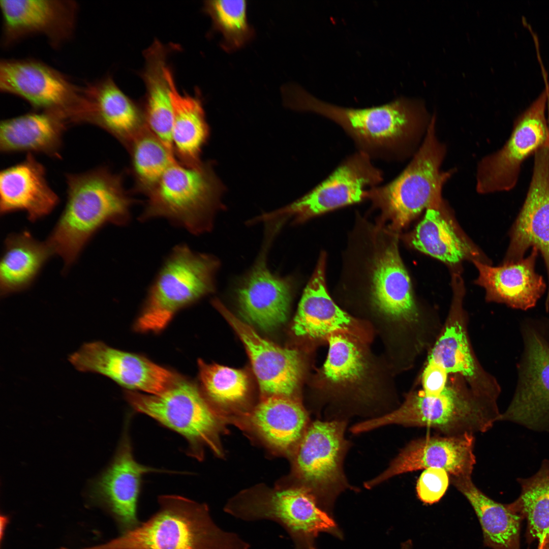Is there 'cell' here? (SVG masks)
<instances>
[{
  "label": "cell",
  "mask_w": 549,
  "mask_h": 549,
  "mask_svg": "<svg viewBox=\"0 0 549 549\" xmlns=\"http://www.w3.org/2000/svg\"><path fill=\"white\" fill-rule=\"evenodd\" d=\"M281 93L286 107L333 121L353 140L358 151L372 159L407 155L426 132L432 118L424 103L417 99L402 97L381 105L355 108L321 100L297 84L285 85Z\"/></svg>",
  "instance_id": "1"
},
{
  "label": "cell",
  "mask_w": 549,
  "mask_h": 549,
  "mask_svg": "<svg viewBox=\"0 0 549 549\" xmlns=\"http://www.w3.org/2000/svg\"><path fill=\"white\" fill-rule=\"evenodd\" d=\"M66 203L46 241L66 267L77 259L95 234L107 223L127 224L134 202L121 175L100 167L66 175Z\"/></svg>",
  "instance_id": "2"
},
{
  "label": "cell",
  "mask_w": 549,
  "mask_h": 549,
  "mask_svg": "<svg viewBox=\"0 0 549 549\" xmlns=\"http://www.w3.org/2000/svg\"><path fill=\"white\" fill-rule=\"evenodd\" d=\"M497 403L477 395L460 375H449L445 389L437 395L421 389L408 394L397 409L352 427L359 434L388 424L433 429L445 436L484 433L499 421Z\"/></svg>",
  "instance_id": "3"
},
{
  "label": "cell",
  "mask_w": 549,
  "mask_h": 549,
  "mask_svg": "<svg viewBox=\"0 0 549 549\" xmlns=\"http://www.w3.org/2000/svg\"><path fill=\"white\" fill-rule=\"evenodd\" d=\"M159 509L135 528L94 549H249L235 533L220 528L207 505L177 495L158 498Z\"/></svg>",
  "instance_id": "4"
},
{
  "label": "cell",
  "mask_w": 549,
  "mask_h": 549,
  "mask_svg": "<svg viewBox=\"0 0 549 549\" xmlns=\"http://www.w3.org/2000/svg\"><path fill=\"white\" fill-rule=\"evenodd\" d=\"M436 124L434 114L418 150L396 177L367 192L366 199L392 231L404 228L424 210L444 205L442 190L452 171L441 169L446 149L437 137Z\"/></svg>",
  "instance_id": "5"
},
{
  "label": "cell",
  "mask_w": 549,
  "mask_h": 549,
  "mask_svg": "<svg viewBox=\"0 0 549 549\" xmlns=\"http://www.w3.org/2000/svg\"><path fill=\"white\" fill-rule=\"evenodd\" d=\"M212 164L191 167L173 162L146 195L140 220L162 217L195 234L209 230L216 212L223 207L226 189Z\"/></svg>",
  "instance_id": "6"
},
{
  "label": "cell",
  "mask_w": 549,
  "mask_h": 549,
  "mask_svg": "<svg viewBox=\"0 0 549 549\" xmlns=\"http://www.w3.org/2000/svg\"><path fill=\"white\" fill-rule=\"evenodd\" d=\"M219 266L214 256L194 252L186 245L175 247L149 288L135 329L160 331L180 310L212 292Z\"/></svg>",
  "instance_id": "7"
},
{
  "label": "cell",
  "mask_w": 549,
  "mask_h": 549,
  "mask_svg": "<svg viewBox=\"0 0 549 549\" xmlns=\"http://www.w3.org/2000/svg\"><path fill=\"white\" fill-rule=\"evenodd\" d=\"M224 510L243 521L276 522L290 536L294 549H309L322 532L342 537L329 514L300 486L242 493L230 500Z\"/></svg>",
  "instance_id": "8"
},
{
  "label": "cell",
  "mask_w": 549,
  "mask_h": 549,
  "mask_svg": "<svg viewBox=\"0 0 549 549\" xmlns=\"http://www.w3.org/2000/svg\"><path fill=\"white\" fill-rule=\"evenodd\" d=\"M0 90L22 99L38 111L55 114L69 124L89 123L90 104L84 86L34 58L4 59Z\"/></svg>",
  "instance_id": "9"
},
{
  "label": "cell",
  "mask_w": 549,
  "mask_h": 549,
  "mask_svg": "<svg viewBox=\"0 0 549 549\" xmlns=\"http://www.w3.org/2000/svg\"><path fill=\"white\" fill-rule=\"evenodd\" d=\"M128 402L136 411L146 415L182 436L190 455L200 459L204 446L216 453L220 422L198 388L180 377L161 393L127 390Z\"/></svg>",
  "instance_id": "10"
},
{
  "label": "cell",
  "mask_w": 549,
  "mask_h": 549,
  "mask_svg": "<svg viewBox=\"0 0 549 549\" xmlns=\"http://www.w3.org/2000/svg\"><path fill=\"white\" fill-rule=\"evenodd\" d=\"M376 236L369 275L371 302L380 313L408 332L414 345H424L430 340V325L414 298L397 237L384 230Z\"/></svg>",
  "instance_id": "11"
},
{
  "label": "cell",
  "mask_w": 549,
  "mask_h": 549,
  "mask_svg": "<svg viewBox=\"0 0 549 549\" xmlns=\"http://www.w3.org/2000/svg\"><path fill=\"white\" fill-rule=\"evenodd\" d=\"M345 420H316L309 424L295 449V470L320 508L329 514L337 496L349 484L343 464L350 443L344 436Z\"/></svg>",
  "instance_id": "12"
},
{
  "label": "cell",
  "mask_w": 549,
  "mask_h": 549,
  "mask_svg": "<svg viewBox=\"0 0 549 549\" xmlns=\"http://www.w3.org/2000/svg\"><path fill=\"white\" fill-rule=\"evenodd\" d=\"M521 333L523 349L516 388L499 421L549 431V319H526L521 322Z\"/></svg>",
  "instance_id": "13"
},
{
  "label": "cell",
  "mask_w": 549,
  "mask_h": 549,
  "mask_svg": "<svg viewBox=\"0 0 549 549\" xmlns=\"http://www.w3.org/2000/svg\"><path fill=\"white\" fill-rule=\"evenodd\" d=\"M545 81L543 90L515 118L504 145L479 163L476 185L479 193L513 189L525 161L542 147L549 146V83Z\"/></svg>",
  "instance_id": "14"
},
{
  "label": "cell",
  "mask_w": 549,
  "mask_h": 549,
  "mask_svg": "<svg viewBox=\"0 0 549 549\" xmlns=\"http://www.w3.org/2000/svg\"><path fill=\"white\" fill-rule=\"evenodd\" d=\"M383 179L372 159L358 151L345 159L322 181L292 203L260 216L262 221L292 217L300 223L366 199L367 191Z\"/></svg>",
  "instance_id": "15"
},
{
  "label": "cell",
  "mask_w": 549,
  "mask_h": 549,
  "mask_svg": "<svg viewBox=\"0 0 549 549\" xmlns=\"http://www.w3.org/2000/svg\"><path fill=\"white\" fill-rule=\"evenodd\" d=\"M453 296L447 318L428 359L441 365L449 375L461 376L478 396L497 402L501 388L495 378L481 366L470 342L467 320L462 306V280H453Z\"/></svg>",
  "instance_id": "16"
},
{
  "label": "cell",
  "mask_w": 549,
  "mask_h": 549,
  "mask_svg": "<svg viewBox=\"0 0 549 549\" xmlns=\"http://www.w3.org/2000/svg\"><path fill=\"white\" fill-rule=\"evenodd\" d=\"M79 371L98 373L131 391L157 394L180 377L143 356L111 347L101 341L84 344L69 356Z\"/></svg>",
  "instance_id": "17"
},
{
  "label": "cell",
  "mask_w": 549,
  "mask_h": 549,
  "mask_svg": "<svg viewBox=\"0 0 549 549\" xmlns=\"http://www.w3.org/2000/svg\"><path fill=\"white\" fill-rule=\"evenodd\" d=\"M2 43L5 47L28 37L41 35L53 47L73 36L78 5L69 0H1Z\"/></svg>",
  "instance_id": "18"
},
{
  "label": "cell",
  "mask_w": 549,
  "mask_h": 549,
  "mask_svg": "<svg viewBox=\"0 0 549 549\" xmlns=\"http://www.w3.org/2000/svg\"><path fill=\"white\" fill-rule=\"evenodd\" d=\"M503 263L517 262L535 247L543 258L548 276L546 309H549V146L534 155L532 177L523 206L510 230Z\"/></svg>",
  "instance_id": "19"
},
{
  "label": "cell",
  "mask_w": 549,
  "mask_h": 549,
  "mask_svg": "<svg viewBox=\"0 0 549 549\" xmlns=\"http://www.w3.org/2000/svg\"><path fill=\"white\" fill-rule=\"evenodd\" d=\"M473 434L435 435L415 439L406 445L382 473L364 483L371 489L402 474L429 468L445 470L449 476H471L476 464Z\"/></svg>",
  "instance_id": "20"
},
{
  "label": "cell",
  "mask_w": 549,
  "mask_h": 549,
  "mask_svg": "<svg viewBox=\"0 0 549 549\" xmlns=\"http://www.w3.org/2000/svg\"><path fill=\"white\" fill-rule=\"evenodd\" d=\"M212 303L245 345L261 391L268 396H290L297 388L301 374L298 352L263 339L220 300L216 299Z\"/></svg>",
  "instance_id": "21"
},
{
  "label": "cell",
  "mask_w": 549,
  "mask_h": 549,
  "mask_svg": "<svg viewBox=\"0 0 549 549\" xmlns=\"http://www.w3.org/2000/svg\"><path fill=\"white\" fill-rule=\"evenodd\" d=\"M127 424L116 456L97 486L99 497L112 515L121 533L135 528L141 523L137 516V505L143 475L160 471L135 460Z\"/></svg>",
  "instance_id": "22"
},
{
  "label": "cell",
  "mask_w": 549,
  "mask_h": 549,
  "mask_svg": "<svg viewBox=\"0 0 549 549\" xmlns=\"http://www.w3.org/2000/svg\"><path fill=\"white\" fill-rule=\"evenodd\" d=\"M538 252L533 247L526 258L496 267L473 260L478 271L476 283L485 289L486 299L524 311L533 308L546 289L535 271Z\"/></svg>",
  "instance_id": "23"
},
{
  "label": "cell",
  "mask_w": 549,
  "mask_h": 549,
  "mask_svg": "<svg viewBox=\"0 0 549 549\" xmlns=\"http://www.w3.org/2000/svg\"><path fill=\"white\" fill-rule=\"evenodd\" d=\"M289 278H281L259 261L237 288L240 312L250 323L264 330L283 324L289 313L293 289Z\"/></svg>",
  "instance_id": "24"
},
{
  "label": "cell",
  "mask_w": 549,
  "mask_h": 549,
  "mask_svg": "<svg viewBox=\"0 0 549 549\" xmlns=\"http://www.w3.org/2000/svg\"><path fill=\"white\" fill-rule=\"evenodd\" d=\"M59 202L49 186L45 167L32 154L0 174V211H23L32 222L48 215Z\"/></svg>",
  "instance_id": "25"
},
{
  "label": "cell",
  "mask_w": 549,
  "mask_h": 549,
  "mask_svg": "<svg viewBox=\"0 0 549 549\" xmlns=\"http://www.w3.org/2000/svg\"><path fill=\"white\" fill-rule=\"evenodd\" d=\"M90 124L112 135L126 148L146 127L141 106L127 96L110 76L84 86Z\"/></svg>",
  "instance_id": "26"
},
{
  "label": "cell",
  "mask_w": 549,
  "mask_h": 549,
  "mask_svg": "<svg viewBox=\"0 0 549 549\" xmlns=\"http://www.w3.org/2000/svg\"><path fill=\"white\" fill-rule=\"evenodd\" d=\"M325 256L322 254L307 284L294 319L296 335L313 339L329 337L347 330L353 320L328 293L325 283Z\"/></svg>",
  "instance_id": "27"
},
{
  "label": "cell",
  "mask_w": 549,
  "mask_h": 549,
  "mask_svg": "<svg viewBox=\"0 0 549 549\" xmlns=\"http://www.w3.org/2000/svg\"><path fill=\"white\" fill-rule=\"evenodd\" d=\"M173 48L155 40L143 52L145 65L141 77L146 91L141 106L145 125L174 154L172 107L170 85L165 74L168 55Z\"/></svg>",
  "instance_id": "28"
},
{
  "label": "cell",
  "mask_w": 549,
  "mask_h": 549,
  "mask_svg": "<svg viewBox=\"0 0 549 549\" xmlns=\"http://www.w3.org/2000/svg\"><path fill=\"white\" fill-rule=\"evenodd\" d=\"M69 125L55 114L40 111L5 119L0 125V150L60 158L63 135Z\"/></svg>",
  "instance_id": "29"
},
{
  "label": "cell",
  "mask_w": 549,
  "mask_h": 549,
  "mask_svg": "<svg viewBox=\"0 0 549 549\" xmlns=\"http://www.w3.org/2000/svg\"><path fill=\"white\" fill-rule=\"evenodd\" d=\"M165 74L170 88L172 107V144L176 159L194 167L200 164L201 154L209 135L202 101L199 96L180 94L173 75L167 66Z\"/></svg>",
  "instance_id": "30"
},
{
  "label": "cell",
  "mask_w": 549,
  "mask_h": 549,
  "mask_svg": "<svg viewBox=\"0 0 549 549\" xmlns=\"http://www.w3.org/2000/svg\"><path fill=\"white\" fill-rule=\"evenodd\" d=\"M453 485L467 499L479 521L483 543L492 549H520L522 517L511 507L490 498L473 482L471 476H450Z\"/></svg>",
  "instance_id": "31"
},
{
  "label": "cell",
  "mask_w": 549,
  "mask_h": 549,
  "mask_svg": "<svg viewBox=\"0 0 549 549\" xmlns=\"http://www.w3.org/2000/svg\"><path fill=\"white\" fill-rule=\"evenodd\" d=\"M251 419L265 441L282 450L296 449L309 425L301 404L282 395L267 396L255 408Z\"/></svg>",
  "instance_id": "32"
},
{
  "label": "cell",
  "mask_w": 549,
  "mask_h": 549,
  "mask_svg": "<svg viewBox=\"0 0 549 549\" xmlns=\"http://www.w3.org/2000/svg\"><path fill=\"white\" fill-rule=\"evenodd\" d=\"M0 263L1 295L27 289L53 255L46 241L36 240L26 230L6 238Z\"/></svg>",
  "instance_id": "33"
},
{
  "label": "cell",
  "mask_w": 549,
  "mask_h": 549,
  "mask_svg": "<svg viewBox=\"0 0 549 549\" xmlns=\"http://www.w3.org/2000/svg\"><path fill=\"white\" fill-rule=\"evenodd\" d=\"M425 211L409 237L414 249L449 265L468 258L478 260V252L456 231L444 205Z\"/></svg>",
  "instance_id": "34"
},
{
  "label": "cell",
  "mask_w": 549,
  "mask_h": 549,
  "mask_svg": "<svg viewBox=\"0 0 549 549\" xmlns=\"http://www.w3.org/2000/svg\"><path fill=\"white\" fill-rule=\"evenodd\" d=\"M517 481L521 494L510 505L527 520L528 540H537L540 548L549 537V460H543L533 475Z\"/></svg>",
  "instance_id": "35"
},
{
  "label": "cell",
  "mask_w": 549,
  "mask_h": 549,
  "mask_svg": "<svg viewBox=\"0 0 549 549\" xmlns=\"http://www.w3.org/2000/svg\"><path fill=\"white\" fill-rule=\"evenodd\" d=\"M136 191L146 196L176 160L173 154L146 127L127 148Z\"/></svg>",
  "instance_id": "36"
},
{
  "label": "cell",
  "mask_w": 549,
  "mask_h": 549,
  "mask_svg": "<svg viewBox=\"0 0 549 549\" xmlns=\"http://www.w3.org/2000/svg\"><path fill=\"white\" fill-rule=\"evenodd\" d=\"M247 2L243 0L205 1L204 11L212 20V28L223 37L222 48L228 52L239 49L254 35L247 16Z\"/></svg>",
  "instance_id": "37"
},
{
  "label": "cell",
  "mask_w": 549,
  "mask_h": 549,
  "mask_svg": "<svg viewBox=\"0 0 549 549\" xmlns=\"http://www.w3.org/2000/svg\"><path fill=\"white\" fill-rule=\"evenodd\" d=\"M329 350L323 366V374L334 384H348L363 376L367 364L356 345L343 335L328 337Z\"/></svg>",
  "instance_id": "38"
},
{
  "label": "cell",
  "mask_w": 549,
  "mask_h": 549,
  "mask_svg": "<svg viewBox=\"0 0 549 549\" xmlns=\"http://www.w3.org/2000/svg\"><path fill=\"white\" fill-rule=\"evenodd\" d=\"M200 379L207 396L216 403L240 401L246 396L248 378L242 371L199 360Z\"/></svg>",
  "instance_id": "39"
},
{
  "label": "cell",
  "mask_w": 549,
  "mask_h": 549,
  "mask_svg": "<svg viewBox=\"0 0 549 549\" xmlns=\"http://www.w3.org/2000/svg\"><path fill=\"white\" fill-rule=\"evenodd\" d=\"M449 483V475L444 469L429 468L420 474L416 486L419 499L426 504L438 502L446 493Z\"/></svg>",
  "instance_id": "40"
},
{
  "label": "cell",
  "mask_w": 549,
  "mask_h": 549,
  "mask_svg": "<svg viewBox=\"0 0 549 549\" xmlns=\"http://www.w3.org/2000/svg\"><path fill=\"white\" fill-rule=\"evenodd\" d=\"M449 374L440 364L427 360L421 377V390L428 395H437L446 388Z\"/></svg>",
  "instance_id": "41"
},
{
  "label": "cell",
  "mask_w": 549,
  "mask_h": 549,
  "mask_svg": "<svg viewBox=\"0 0 549 549\" xmlns=\"http://www.w3.org/2000/svg\"><path fill=\"white\" fill-rule=\"evenodd\" d=\"M537 549H549V537L543 544L542 547Z\"/></svg>",
  "instance_id": "42"
},
{
  "label": "cell",
  "mask_w": 549,
  "mask_h": 549,
  "mask_svg": "<svg viewBox=\"0 0 549 549\" xmlns=\"http://www.w3.org/2000/svg\"><path fill=\"white\" fill-rule=\"evenodd\" d=\"M309 549H316L314 545L311 546Z\"/></svg>",
  "instance_id": "43"
}]
</instances>
